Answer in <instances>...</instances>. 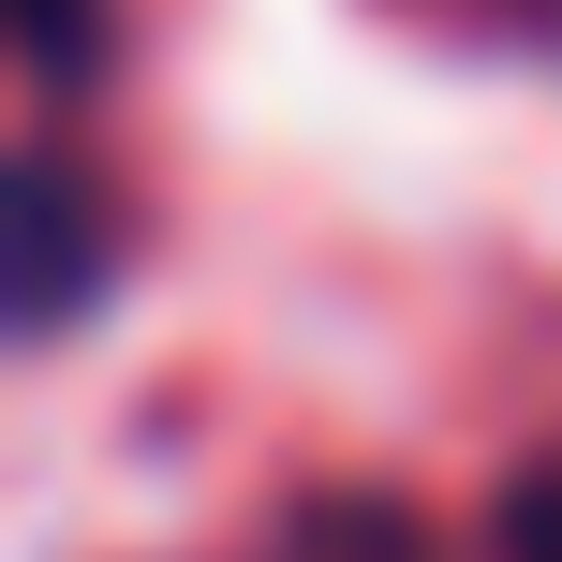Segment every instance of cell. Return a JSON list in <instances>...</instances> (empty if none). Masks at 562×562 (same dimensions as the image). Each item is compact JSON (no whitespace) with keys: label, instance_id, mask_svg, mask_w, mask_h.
<instances>
[{"label":"cell","instance_id":"obj_1","mask_svg":"<svg viewBox=\"0 0 562 562\" xmlns=\"http://www.w3.org/2000/svg\"><path fill=\"white\" fill-rule=\"evenodd\" d=\"M119 281V237H104V207H89V178H75V148L59 134H30V164H15V340H75V311Z\"/></svg>","mask_w":562,"mask_h":562},{"label":"cell","instance_id":"obj_2","mask_svg":"<svg viewBox=\"0 0 562 562\" xmlns=\"http://www.w3.org/2000/svg\"><path fill=\"white\" fill-rule=\"evenodd\" d=\"M267 562H415V518L400 504H311V518H281Z\"/></svg>","mask_w":562,"mask_h":562},{"label":"cell","instance_id":"obj_3","mask_svg":"<svg viewBox=\"0 0 562 562\" xmlns=\"http://www.w3.org/2000/svg\"><path fill=\"white\" fill-rule=\"evenodd\" d=\"M15 45H30V89H89V59H104V0H15Z\"/></svg>","mask_w":562,"mask_h":562},{"label":"cell","instance_id":"obj_4","mask_svg":"<svg viewBox=\"0 0 562 562\" xmlns=\"http://www.w3.org/2000/svg\"><path fill=\"white\" fill-rule=\"evenodd\" d=\"M504 562H562V459H548V474H518V504H504Z\"/></svg>","mask_w":562,"mask_h":562}]
</instances>
